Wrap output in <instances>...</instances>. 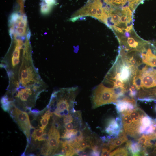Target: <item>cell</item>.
<instances>
[{"label": "cell", "instance_id": "cell-1", "mask_svg": "<svg viewBox=\"0 0 156 156\" xmlns=\"http://www.w3.org/2000/svg\"><path fill=\"white\" fill-rule=\"evenodd\" d=\"M8 78V94L21 90L32 91L40 94L47 87L34 66L30 54L24 57L18 72Z\"/></svg>", "mask_w": 156, "mask_h": 156}, {"label": "cell", "instance_id": "cell-2", "mask_svg": "<svg viewBox=\"0 0 156 156\" xmlns=\"http://www.w3.org/2000/svg\"><path fill=\"white\" fill-rule=\"evenodd\" d=\"M139 69L138 67L129 64L119 54L102 83L115 89L127 90L133 84V77Z\"/></svg>", "mask_w": 156, "mask_h": 156}, {"label": "cell", "instance_id": "cell-3", "mask_svg": "<svg viewBox=\"0 0 156 156\" xmlns=\"http://www.w3.org/2000/svg\"><path fill=\"white\" fill-rule=\"evenodd\" d=\"M92 108L117 102L118 97L115 89L108 87L102 82L93 89L91 96Z\"/></svg>", "mask_w": 156, "mask_h": 156}, {"label": "cell", "instance_id": "cell-4", "mask_svg": "<svg viewBox=\"0 0 156 156\" xmlns=\"http://www.w3.org/2000/svg\"><path fill=\"white\" fill-rule=\"evenodd\" d=\"M137 74L141 83V89H146L156 87V69L146 65L139 69Z\"/></svg>", "mask_w": 156, "mask_h": 156}, {"label": "cell", "instance_id": "cell-5", "mask_svg": "<svg viewBox=\"0 0 156 156\" xmlns=\"http://www.w3.org/2000/svg\"><path fill=\"white\" fill-rule=\"evenodd\" d=\"M10 113L11 116L14 118L15 121L26 136L29 142H30L31 139L30 137L31 135L30 130L32 126L27 113L16 107L11 110Z\"/></svg>", "mask_w": 156, "mask_h": 156}, {"label": "cell", "instance_id": "cell-6", "mask_svg": "<svg viewBox=\"0 0 156 156\" xmlns=\"http://www.w3.org/2000/svg\"><path fill=\"white\" fill-rule=\"evenodd\" d=\"M48 134L47 155H53L59 147L60 138L59 131L54 125L51 127Z\"/></svg>", "mask_w": 156, "mask_h": 156}, {"label": "cell", "instance_id": "cell-7", "mask_svg": "<svg viewBox=\"0 0 156 156\" xmlns=\"http://www.w3.org/2000/svg\"><path fill=\"white\" fill-rule=\"evenodd\" d=\"M128 110H126L121 113L123 126L126 133L131 137H135L140 134L139 129L140 127L133 122L129 113Z\"/></svg>", "mask_w": 156, "mask_h": 156}, {"label": "cell", "instance_id": "cell-8", "mask_svg": "<svg viewBox=\"0 0 156 156\" xmlns=\"http://www.w3.org/2000/svg\"><path fill=\"white\" fill-rule=\"evenodd\" d=\"M122 120L120 116H118L116 119L114 118L108 119L105 129L106 132L109 135L107 138L110 139L117 137L122 130Z\"/></svg>", "mask_w": 156, "mask_h": 156}, {"label": "cell", "instance_id": "cell-9", "mask_svg": "<svg viewBox=\"0 0 156 156\" xmlns=\"http://www.w3.org/2000/svg\"><path fill=\"white\" fill-rule=\"evenodd\" d=\"M128 140L126 133L124 131L122 130L117 137L110 139L109 143L110 150H113L117 147L120 146Z\"/></svg>", "mask_w": 156, "mask_h": 156}, {"label": "cell", "instance_id": "cell-10", "mask_svg": "<svg viewBox=\"0 0 156 156\" xmlns=\"http://www.w3.org/2000/svg\"><path fill=\"white\" fill-rule=\"evenodd\" d=\"M142 62L148 66L156 67V55L152 53L151 49L148 48L146 54L141 55Z\"/></svg>", "mask_w": 156, "mask_h": 156}, {"label": "cell", "instance_id": "cell-11", "mask_svg": "<svg viewBox=\"0 0 156 156\" xmlns=\"http://www.w3.org/2000/svg\"><path fill=\"white\" fill-rule=\"evenodd\" d=\"M113 104L116 106L118 113H121L127 110L133 109L136 107L131 103L122 99L118 100L116 102Z\"/></svg>", "mask_w": 156, "mask_h": 156}, {"label": "cell", "instance_id": "cell-12", "mask_svg": "<svg viewBox=\"0 0 156 156\" xmlns=\"http://www.w3.org/2000/svg\"><path fill=\"white\" fill-rule=\"evenodd\" d=\"M125 146L133 156H138L141 155L143 150L141 146L138 142L127 141Z\"/></svg>", "mask_w": 156, "mask_h": 156}, {"label": "cell", "instance_id": "cell-13", "mask_svg": "<svg viewBox=\"0 0 156 156\" xmlns=\"http://www.w3.org/2000/svg\"><path fill=\"white\" fill-rule=\"evenodd\" d=\"M61 146L66 150V156H72L77 154V151L73 147L67 140L61 142Z\"/></svg>", "mask_w": 156, "mask_h": 156}, {"label": "cell", "instance_id": "cell-14", "mask_svg": "<svg viewBox=\"0 0 156 156\" xmlns=\"http://www.w3.org/2000/svg\"><path fill=\"white\" fill-rule=\"evenodd\" d=\"M53 113L50 112L49 109L42 116V118L41 119L40 121L42 125L40 126V128L43 131L48 123L50 116H52Z\"/></svg>", "mask_w": 156, "mask_h": 156}, {"label": "cell", "instance_id": "cell-15", "mask_svg": "<svg viewBox=\"0 0 156 156\" xmlns=\"http://www.w3.org/2000/svg\"><path fill=\"white\" fill-rule=\"evenodd\" d=\"M127 150L126 146L120 147L110 153L109 156H128Z\"/></svg>", "mask_w": 156, "mask_h": 156}, {"label": "cell", "instance_id": "cell-16", "mask_svg": "<svg viewBox=\"0 0 156 156\" xmlns=\"http://www.w3.org/2000/svg\"><path fill=\"white\" fill-rule=\"evenodd\" d=\"M43 131L41 129H35L31 136L34 139L36 140L41 137L43 135Z\"/></svg>", "mask_w": 156, "mask_h": 156}, {"label": "cell", "instance_id": "cell-17", "mask_svg": "<svg viewBox=\"0 0 156 156\" xmlns=\"http://www.w3.org/2000/svg\"><path fill=\"white\" fill-rule=\"evenodd\" d=\"M103 146L104 147L102 149L101 155L103 156L109 155L111 151L109 148V144L104 143Z\"/></svg>", "mask_w": 156, "mask_h": 156}, {"label": "cell", "instance_id": "cell-18", "mask_svg": "<svg viewBox=\"0 0 156 156\" xmlns=\"http://www.w3.org/2000/svg\"><path fill=\"white\" fill-rule=\"evenodd\" d=\"M73 120V118L71 114H68L64 117L63 122L65 124L71 122Z\"/></svg>", "mask_w": 156, "mask_h": 156}, {"label": "cell", "instance_id": "cell-19", "mask_svg": "<svg viewBox=\"0 0 156 156\" xmlns=\"http://www.w3.org/2000/svg\"><path fill=\"white\" fill-rule=\"evenodd\" d=\"M48 134L44 133L42 135L38 140V141H42L47 140L48 139Z\"/></svg>", "mask_w": 156, "mask_h": 156}, {"label": "cell", "instance_id": "cell-20", "mask_svg": "<svg viewBox=\"0 0 156 156\" xmlns=\"http://www.w3.org/2000/svg\"><path fill=\"white\" fill-rule=\"evenodd\" d=\"M50 8V6L49 5H45L42 6L41 10L43 13H47L49 11Z\"/></svg>", "mask_w": 156, "mask_h": 156}, {"label": "cell", "instance_id": "cell-21", "mask_svg": "<svg viewBox=\"0 0 156 156\" xmlns=\"http://www.w3.org/2000/svg\"><path fill=\"white\" fill-rule=\"evenodd\" d=\"M73 124L71 122H69L65 124V128L66 131H70L73 129Z\"/></svg>", "mask_w": 156, "mask_h": 156}, {"label": "cell", "instance_id": "cell-22", "mask_svg": "<svg viewBox=\"0 0 156 156\" xmlns=\"http://www.w3.org/2000/svg\"><path fill=\"white\" fill-rule=\"evenodd\" d=\"M31 124L32 126L34 127H37L38 125V122L35 119H34L31 121Z\"/></svg>", "mask_w": 156, "mask_h": 156}, {"label": "cell", "instance_id": "cell-23", "mask_svg": "<svg viewBox=\"0 0 156 156\" xmlns=\"http://www.w3.org/2000/svg\"><path fill=\"white\" fill-rule=\"evenodd\" d=\"M45 2L49 5H52L55 3V0H44Z\"/></svg>", "mask_w": 156, "mask_h": 156}, {"label": "cell", "instance_id": "cell-24", "mask_svg": "<svg viewBox=\"0 0 156 156\" xmlns=\"http://www.w3.org/2000/svg\"><path fill=\"white\" fill-rule=\"evenodd\" d=\"M18 33L19 34H22L24 32V29L22 27H19L16 30Z\"/></svg>", "mask_w": 156, "mask_h": 156}, {"label": "cell", "instance_id": "cell-25", "mask_svg": "<svg viewBox=\"0 0 156 156\" xmlns=\"http://www.w3.org/2000/svg\"><path fill=\"white\" fill-rule=\"evenodd\" d=\"M18 26L19 27H24L25 26V24L24 23L23 21H20L18 23Z\"/></svg>", "mask_w": 156, "mask_h": 156}, {"label": "cell", "instance_id": "cell-26", "mask_svg": "<svg viewBox=\"0 0 156 156\" xmlns=\"http://www.w3.org/2000/svg\"><path fill=\"white\" fill-rule=\"evenodd\" d=\"M18 18V15L16 14H13L12 16V19L13 21H16Z\"/></svg>", "mask_w": 156, "mask_h": 156}, {"label": "cell", "instance_id": "cell-27", "mask_svg": "<svg viewBox=\"0 0 156 156\" xmlns=\"http://www.w3.org/2000/svg\"><path fill=\"white\" fill-rule=\"evenodd\" d=\"M132 28V25H131L127 27V28L125 29V30H126L127 31H129Z\"/></svg>", "mask_w": 156, "mask_h": 156}]
</instances>
